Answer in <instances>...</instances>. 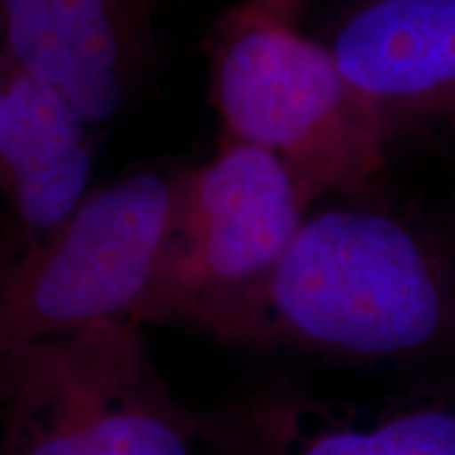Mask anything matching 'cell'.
Instances as JSON below:
<instances>
[{"label":"cell","instance_id":"cell-1","mask_svg":"<svg viewBox=\"0 0 455 455\" xmlns=\"http://www.w3.org/2000/svg\"><path fill=\"white\" fill-rule=\"evenodd\" d=\"M184 323L232 344L418 356L455 333V268L395 215L329 209L306 218L259 278L204 301Z\"/></svg>","mask_w":455,"mask_h":455},{"label":"cell","instance_id":"cell-2","mask_svg":"<svg viewBox=\"0 0 455 455\" xmlns=\"http://www.w3.org/2000/svg\"><path fill=\"white\" fill-rule=\"evenodd\" d=\"M209 64L226 138L281 158L310 203L361 195L379 178L384 131L329 47L247 3L220 26Z\"/></svg>","mask_w":455,"mask_h":455},{"label":"cell","instance_id":"cell-3","mask_svg":"<svg viewBox=\"0 0 455 455\" xmlns=\"http://www.w3.org/2000/svg\"><path fill=\"white\" fill-rule=\"evenodd\" d=\"M3 455H192L138 327L106 323L0 356Z\"/></svg>","mask_w":455,"mask_h":455},{"label":"cell","instance_id":"cell-4","mask_svg":"<svg viewBox=\"0 0 455 455\" xmlns=\"http://www.w3.org/2000/svg\"><path fill=\"white\" fill-rule=\"evenodd\" d=\"M175 180L155 171L89 192L0 275V356L129 323L155 278L173 212Z\"/></svg>","mask_w":455,"mask_h":455},{"label":"cell","instance_id":"cell-5","mask_svg":"<svg viewBox=\"0 0 455 455\" xmlns=\"http://www.w3.org/2000/svg\"><path fill=\"white\" fill-rule=\"evenodd\" d=\"M310 204L281 158L224 135L215 158L175 180L167 241L133 325L186 321L204 301L253 283Z\"/></svg>","mask_w":455,"mask_h":455},{"label":"cell","instance_id":"cell-6","mask_svg":"<svg viewBox=\"0 0 455 455\" xmlns=\"http://www.w3.org/2000/svg\"><path fill=\"white\" fill-rule=\"evenodd\" d=\"M329 51L388 148L455 140V0H369Z\"/></svg>","mask_w":455,"mask_h":455},{"label":"cell","instance_id":"cell-7","mask_svg":"<svg viewBox=\"0 0 455 455\" xmlns=\"http://www.w3.org/2000/svg\"><path fill=\"white\" fill-rule=\"evenodd\" d=\"M0 17L17 68L64 95L89 124L118 112L140 64L118 0H0Z\"/></svg>","mask_w":455,"mask_h":455},{"label":"cell","instance_id":"cell-8","mask_svg":"<svg viewBox=\"0 0 455 455\" xmlns=\"http://www.w3.org/2000/svg\"><path fill=\"white\" fill-rule=\"evenodd\" d=\"M89 123L11 61L0 84V190L41 241L89 195Z\"/></svg>","mask_w":455,"mask_h":455},{"label":"cell","instance_id":"cell-9","mask_svg":"<svg viewBox=\"0 0 455 455\" xmlns=\"http://www.w3.org/2000/svg\"><path fill=\"white\" fill-rule=\"evenodd\" d=\"M251 455H455V398L413 395L363 415L318 407L261 413Z\"/></svg>","mask_w":455,"mask_h":455},{"label":"cell","instance_id":"cell-10","mask_svg":"<svg viewBox=\"0 0 455 455\" xmlns=\"http://www.w3.org/2000/svg\"><path fill=\"white\" fill-rule=\"evenodd\" d=\"M249 3L255 4L259 11H264L266 15L272 17L278 24L293 28V20L298 15L301 0H249Z\"/></svg>","mask_w":455,"mask_h":455},{"label":"cell","instance_id":"cell-11","mask_svg":"<svg viewBox=\"0 0 455 455\" xmlns=\"http://www.w3.org/2000/svg\"><path fill=\"white\" fill-rule=\"evenodd\" d=\"M11 66V57L7 53V47H4V32H3V17H0V84H3L4 74H7Z\"/></svg>","mask_w":455,"mask_h":455}]
</instances>
